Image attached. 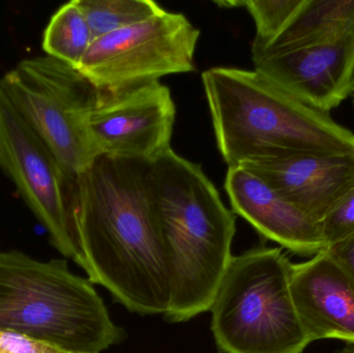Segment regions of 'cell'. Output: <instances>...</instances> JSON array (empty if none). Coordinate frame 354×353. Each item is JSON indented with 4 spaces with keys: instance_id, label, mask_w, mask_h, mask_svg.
<instances>
[{
    "instance_id": "cell-16",
    "label": "cell",
    "mask_w": 354,
    "mask_h": 353,
    "mask_svg": "<svg viewBox=\"0 0 354 353\" xmlns=\"http://www.w3.org/2000/svg\"><path fill=\"white\" fill-rule=\"evenodd\" d=\"M93 41L142 22L164 10L153 0H77Z\"/></svg>"
},
{
    "instance_id": "cell-17",
    "label": "cell",
    "mask_w": 354,
    "mask_h": 353,
    "mask_svg": "<svg viewBox=\"0 0 354 353\" xmlns=\"http://www.w3.org/2000/svg\"><path fill=\"white\" fill-rule=\"evenodd\" d=\"M306 0H243L216 1L224 8H245L256 26L252 47H264L276 39L301 10Z\"/></svg>"
},
{
    "instance_id": "cell-2",
    "label": "cell",
    "mask_w": 354,
    "mask_h": 353,
    "mask_svg": "<svg viewBox=\"0 0 354 353\" xmlns=\"http://www.w3.org/2000/svg\"><path fill=\"white\" fill-rule=\"evenodd\" d=\"M216 145L229 167L295 155H354V134L291 97L257 70L202 74Z\"/></svg>"
},
{
    "instance_id": "cell-10",
    "label": "cell",
    "mask_w": 354,
    "mask_h": 353,
    "mask_svg": "<svg viewBox=\"0 0 354 353\" xmlns=\"http://www.w3.org/2000/svg\"><path fill=\"white\" fill-rule=\"evenodd\" d=\"M252 61L272 84L326 113L353 93L354 32L292 51L252 53Z\"/></svg>"
},
{
    "instance_id": "cell-19",
    "label": "cell",
    "mask_w": 354,
    "mask_h": 353,
    "mask_svg": "<svg viewBox=\"0 0 354 353\" xmlns=\"http://www.w3.org/2000/svg\"><path fill=\"white\" fill-rule=\"evenodd\" d=\"M0 353H68L60 348L15 332L0 331Z\"/></svg>"
},
{
    "instance_id": "cell-14",
    "label": "cell",
    "mask_w": 354,
    "mask_h": 353,
    "mask_svg": "<svg viewBox=\"0 0 354 353\" xmlns=\"http://www.w3.org/2000/svg\"><path fill=\"white\" fill-rule=\"evenodd\" d=\"M354 32V0H306L286 28L252 53L274 54L328 43Z\"/></svg>"
},
{
    "instance_id": "cell-23",
    "label": "cell",
    "mask_w": 354,
    "mask_h": 353,
    "mask_svg": "<svg viewBox=\"0 0 354 353\" xmlns=\"http://www.w3.org/2000/svg\"><path fill=\"white\" fill-rule=\"evenodd\" d=\"M353 95H354V93H353Z\"/></svg>"
},
{
    "instance_id": "cell-7",
    "label": "cell",
    "mask_w": 354,
    "mask_h": 353,
    "mask_svg": "<svg viewBox=\"0 0 354 353\" xmlns=\"http://www.w3.org/2000/svg\"><path fill=\"white\" fill-rule=\"evenodd\" d=\"M200 30L180 12L163 10L142 22L97 37L78 70L100 91L118 93L196 70Z\"/></svg>"
},
{
    "instance_id": "cell-12",
    "label": "cell",
    "mask_w": 354,
    "mask_h": 353,
    "mask_svg": "<svg viewBox=\"0 0 354 353\" xmlns=\"http://www.w3.org/2000/svg\"><path fill=\"white\" fill-rule=\"evenodd\" d=\"M291 296L311 342L354 344V286L326 250L292 265Z\"/></svg>"
},
{
    "instance_id": "cell-8",
    "label": "cell",
    "mask_w": 354,
    "mask_h": 353,
    "mask_svg": "<svg viewBox=\"0 0 354 353\" xmlns=\"http://www.w3.org/2000/svg\"><path fill=\"white\" fill-rule=\"evenodd\" d=\"M0 168L45 228L52 245L85 271L86 260L75 234L68 207L74 175L17 111L1 84Z\"/></svg>"
},
{
    "instance_id": "cell-18",
    "label": "cell",
    "mask_w": 354,
    "mask_h": 353,
    "mask_svg": "<svg viewBox=\"0 0 354 353\" xmlns=\"http://www.w3.org/2000/svg\"><path fill=\"white\" fill-rule=\"evenodd\" d=\"M326 247L354 233V188L319 223Z\"/></svg>"
},
{
    "instance_id": "cell-21",
    "label": "cell",
    "mask_w": 354,
    "mask_h": 353,
    "mask_svg": "<svg viewBox=\"0 0 354 353\" xmlns=\"http://www.w3.org/2000/svg\"><path fill=\"white\" fill-rule=\"evenodd\" d=\"M339 353H354V344H351V345L345 347L344 350H341Z\"/></svg>"
},
{
    "instance_id": "cell-15",
    "label": "cell",
    "mask_w": 354,
    "mask_h": 353,
    "mask_svg": "<svg viewBox=\"0 0 354 353\" xmlns=\"http://www.w3.org/2000/svg\"><path fill=\"white\" fill-rule=\"evenodd\" d=\"M93 41L84 14L77 0H73L54 12L44 31L41 46L46 55L78 68Z\"/></svg>"
},
{
    "instance_id": "cell-3",
    "label": "cell",
    "mask_w": 354,
    "mask_h": 353,
    "mask_svg": "<svg viewBox=\"0 0 354 353\" xmlns=\"http://www.w3.org/2000/svg\"><path fill=\"white\" fill-rule=\"evenodd\" d=\"M149 184L167 255L165 315L176 323L189 321L209 311L232 260L235 216L201 166L172 149L151 162Z\"/></svg>"
},
{
    "instance_id": "cell-5",
    "label": "cell",
    "mask_w": 354,
    "mask_h": 353,
    "mask_svg": "<svg viewBox=\"0 0 354 353\" xmlns=\"http://www.w3.org/2000/svg\"><path fill=\"white\" fill-rule=\"evenodd\" d=\"M291 269L278 248L233 256L209 309L221 352H305L312 342L291 296Z\"/></svg>"
},
{
    "instance_id": "cell-22",
    "label": "cell",
    "mask_w": 354,
    "mask_h": 353,
    "mask_svg": "<svg viewBox=\"0 0 354 353\" xmlns=\"http://www.w3.org/2000/svg\"><path fill=\"white\" fill-rule=\"evenodd\" d=\"M353 93H354V70H353Z\"/></svg>"
},
{
    "instance_id": "cell-6",
    "label": "cell",
    "mask_w": 354,
    "mask_h": 353,
    "mask_svg": "<svg viewBox=\"0 0 354 353\" xmlns=\"http://www.w3.org/2000/svg\"><path fill=\"white\" fill-rule=\"evenodd\" d=\"M17 111L73 175L99 157L89 116L100 90L78 68L51 56L21 60L0 78Z\"/></svg>"
},
{
    "instance_id": "cell-9",
    "label": "cell",
    "mask_w": 354,
    "mask_h": 353,
    "mask_svg": "<svg viewBox=\"0 0 354 353\" xmlns=\"http://www.w3.org/2000/svg\"><path fill=\"white\" fill-rule=\"evenodd\" d=\"M176 117L171 91L157 81L118 93L100 91L89 131L100 155L151 163L171 149Z\"/></svg>"
},
{
    "instance_id": "cell-11",
    "label": "cell",
    "mask_w": 354,
    "mask_h": 353,
    "mask_svg": "<svg viewBox=\"0 0 354 353\" xmlns=\"http://www.w3.org/2000/svg\"><path fill=\"white\" fill-rule=\"evenodd\" d=\"M241 167L317 224L354 188V155H295Z\"/></svg>"
},
{
    "instance_id": "cell-13",
    "label": "cell",
    "mask_w": 354,
    "mask_h": 353,
    "mask_svg": "<svg viewBox=\"0 0 354 353\" xmlns=\"http://www.w3.org/2000/svg\"><path fill=\"white\" fill-rule=\"evenodd\" d=\"M233 213L268 240L295 254L313 257L326 250L319 224L311 221L262 178L243 167H229L224 184Z\"/></svg>"
},
{
    "instance_id": "cell-20",
    "label": "cell",
    "mask_w": 354,
    "mask_h": 353,
    "mask_svg": "<svg viewBox=\"0 0 354 353\" xmlns=\"http://www.w3.org/2000/svg\"><path fill=\"white\" fill-rule=\"evenodd\" d=\"M326 251L354 286V233L340 242L326 247Z\"/></svg>"
},
{
    "instance_id": "cell-4",
    "label": "cell",
    "mask_w": 354,
    "mask_h": 353,
    "mask_svg": "<svg viewBox=\"0 0 354 353\" xmlns=\"http://www.w3.org/2000/svg\"><path fill=\"white\" fill-rule=\"evenodd\" d=\"M0 331L68 353H100L122 336L91 282L66 260H37L19 251H0Z\"/></svg>"
},
{
    "instance_id": "cell-1",
    "label": "cell",
    "mask_w": 354,
    "mask_h": 353,
    "mask_svg": "<svg viewBox=\"0 0 354 353\" xmlns=\"http://www.w3.org/2000/svg\"><path fill=\"white\" fill-rule=\"evenodd\" d=\"M149 162L101 155L74 175L71 219L91 283L132 312L166 314L170 282Z\"/></svg>"
}]
</instances>
